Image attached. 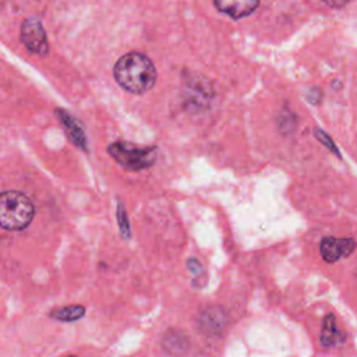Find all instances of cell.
Masks as SVG:
<instances>
[{"mask_svg":"<svg viewBox=\"0 0 357 357\" xmlns=\"http://www.w3.org/2000/svg\"><path fill=\"white\" fill-rule=\"evenodd\" d=\"M113 75L124 91L139 95L153 86L158 74L148 56L138 52H130L116 61Z\"/></svg>","mask_w":357,"mask_h":357,"instance_id":"obj_1","label":"cell"},{"mask_svg":"<svg viewBox=\"0 0 357 357\" xmlns=\"http://www.w3.org/2000/svg\"><path fill=\"white\" fill-rule=\"evenodd\" d=\"M35 208L31 199L14 190L3 191L0 195V225L6 230H22L33 219Z\"/></svg>","mask_w":357,"mask_h":357,"instance_id":"obj_2","label":"cell"},{"mask_svg":"<svg viewBox=\"0 0 357 357\" xmlns=\"http://www.w3.org/2000/svg\"><path fill=\"white\" fill-rule=\"evenodd\" d=\"M107 152L126 170L139 172L155 163L158 148L153 145L139 146L127 141H117L109 145Z\"/></svg>","mask_w":357,"mask_h":357,"instance_id":"obj_3","label":"cell"},{"mask_svg":"<svg viewBox=\"0 0 357 357\" xmlns=\"http://www.w3.org/2000/svg\"><path fill=\"white\" fill-rule=\"evenodd\" d=\"M21 42L24 46L36 54L45 56L49 53L46 32L36 18H25L21 24Z\"/></svg>","mask_w":357,"mask_h":357,"instance_id":"obj_4","label":"cell"},{"mask_svg":"<svg viewBox=\"0 0 357 357\" xmlns=\"http://www.w3.org/2000/svg\"><path fill=\"white\" fill-rule=\"evenodd\" d=\"M227 324V314L223 308L218 305H208L202 311H199L197 325L199 332L206 336L220 335Z\"/></svg>","mask_w":357,"mask_h":357,"instance_id":"obj_5","label":"cell"},{"mask_svg":"<svg viewBox=\"0 0 357 357\" xmlns=\"http://www.w3.org/2000/svg\"><path fill=\"white\" fill-rule=\"evenodd\" d=\"M356 247V241L350 237H325L321 241L319 251L322 258L326 262H335L343 257H347L353 252Z\"/></svg>","mask_w":357,"mask_h":357,"instance_id":"obj_6","label":"cell"},{"mask_svg":"<svg viewBox=\"0 0 357 357\" xmlns=\"http://www.w3.org/2000/svg\"><path fill=\"white\" fill-rule=\"evenodd\" d=\"M54 113H56L57 119L60 120L67 137L70 138V141L75 146L81 148L82 151H88V148H86V144H88L86 142V135H85V131H84V127L81 126V123L64 109H56Z\"/></svg>","mask_w":357,"mask_h":357,"instance_id":"obj_7","label":"cell"},{"mask_svg":"<svg viewBox=\"0 0 357 357\" xmlns=\"http://www.w3.org/2000/svg\"><path fill=\"white\" fill-rule=\"evenodd\" d=\"M213 6L220 11L227 14L230 18L233 20H240L245 15H250L254 10H257L259 7V1H223V0H216L213 3Z\"/></svg>","mask_w":357,"mask_h":357,"instance_id":"obj_8","label":"cell"},{"mask_svg":"<svg viewBox=\"0 0 357 357\" xmlns=\"http://www.w3.org/2000/svg\"><path fill=\"white\" fill-rule=\"evenodd\" d=\"M53 319L61 321V322H73L78 321L85 315V307L79 304H73V305H64L56 310H52L49 314Z\"/></svg>","mask_w":357,"mask_h":357,"instance_id":"obj_9","label":"cell"},{"mask_svg":"<svg viewBox=\"0 0 357 357\" xmlns=\"http://www.w3.org/2000/svg\"><path fill=\"white\" fill-rule=\"evenodd\" d=\"M163 347L166 351L169 353H183L187 350L188 347V339L187 336L180 332V331H170L165 335L163 337V342H162Z\"/></svg>","mask_w":357,"mask_h":357,"instance_id":"obj_10","label":"cell"},{"mask_svg":"<svg viewBox=\"0 0 357 357\" xmlns=\"http://www.w3.org/2000/svg\"><path fill=\"white\" fill-rule=\"evenodd\" d=\"M339 337V331L336 328L335 317L333 315H326L324 325H322V332H321V342L324 346H333L337 342Z\"/></svg>","mask_w":357,"mask_h":357,"instance_id":"obj_11","label":"cell"},{"mask_svg":"<svg viewBox=\"0 0 357 357\" xmlns=\"http://www.w3.org/2000/svg\"><path fill=\"white\" fill-rule=\"evenodd\" d=\"M117 220H119V226H120L121 236H124L126 238H128V237H130V225H128V219H127L126 209H124V206H123L121 202H119V205H117Z\"/></svg>","mask_w":357,"mask_h":357,"instance_id":"obj_12","label":"cell"},{"mask_svg":"<svg viewBox=\"0 0 357 357\" xmlns=\"http://www.w3.org/2000/svg\"><path fill=\"white\" fill-rule=\"evenodd\" d=\"M315 137H317V138H318L321 142L326 144V146H328V148H331V151H332V152H335L336 155H339L337 149L333 146V142H332V141L328 138V135H326L325 132H322L321 130H315Z\"/></svg>","mask_w":357,"mask_h":357,"instance_id":"obj_13","label":"cell"},{"mask_svg":"<svg viewBox=\"0 0 357 357\" xmlns=\"http://www.w3.org/2000/svg\"><path fill=\"white\" fill-rule=\"evenodd\" d=\"M188 269H190L192 273H199V272L202 271V266H201V264H199L197 259L191 258V259L188 261Z\"/></svg>","mask_w":357,"mask_h":357,"instance_id":"obj_14","label":"cell"},{"mask_svg":"<svg viewBox=\"0 0 357 357\" xmlns=\"http://www.w3.org/2000/svg\"><path fill=\"white\" fill-rule=\"evenodd\" d=\"M68 357H75V356H68Z\"/></svg>","mask_w":357,"mask_h":357,"instance_id":"obj_15","label":"cell"}]
</instances>
